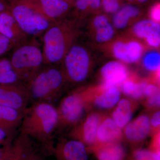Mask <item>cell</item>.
Here are the masks:
<instances>
[{
	"label": "cell",
	"instance_id": "cell-1",
	"mask_svg": "<svg viewBox=\"0 0 160 160\" xmlns=\"http://www.w3.org/2000/svg\"><path fill=\"white\" fill-rule=\"evenodd\" d=\"M58 116L53 104L34 103L25 110L20 125V133L36 140L52 153V136L57 129Z\"/></svg>",
	"mask_w": 160,
	"mask_h": 160
},
{
	"label": "cell",
	"instance_id": "cell-2",
	"mask_svg": "<svg viewBox=\"0 0 160 160\" xmlns=\"http://www.w3.org/2000/svg\"><path fill=\"white\" fill-rule=\"evenodd\" d=\"M77 34L73 22L59 21L53 23L42 35L44 65L55 66L62 62L74 44Z\"/></svg>",
	"mask_w": 160,
	"mask_h": 160
},
{
	"label": "cell",
	"instance_id": "cell-3",
	"mask_svg": "<svg viewBox=\"0 0 160 160\" xmlns=\"http://www.w3.org/2000/svg\"><path fill=\"white\" fill-rule=\"evenodd\" d=\"M66 81L62 69L55 66H46L25 84L33 103L52 104L59 96Z\"/></svg>",
	"mask_w": 160,
	"mask_h": 160
},
{
	"label": "cell",
	"instance_id": "cell-4",
	"mask_svg": "<svg viewBox=\"0 0 160 160\" xmlns=\"http://www.w3.org/2000/svg\"><path fill=\"white\" fill-rule=\"evenodd\" d=\"M32 39L14 47L9 59L20 81L25 84L44 66L42 49Z\"/></svg>",
	"mask_w": 160,
	"mask_h": 160
},
{
	"label": "cell",
	"instance_id": "cell-5",
	"mask_svg": "<svg viewBox=\"0 0 160 160\" xmlns=\"http://www.w3.org/2000/svg\"><path fill=\"white\" fill-rule=\"evenodd\" d=\"M9 11L20 28L29 38L43 35L54 23L20 0L10 4Z\"/></svg>",
	"mask_w": 160,
	"mask_h": 160
},
{
	"label": "cell",
	"instance_id": "cell-6",
	"mask_svg": "<svg viewBox=\"0 0 160 160\" xmlns=\"http://www.w3.org/2000/svg\"><path fill=\"white\" fill-rule=\"evenodd\" d=\"M62 62V70L66 81L80 83L86 79L90 68V58L88 51L83 46L73 44Z\"/></svg>",
	"mask_w": 160,
	"mask_h": 160
},
{
	"label": "cell",
	"instance_id": "cell-7",
	"mask_svg": "<svg viewBox=\"0 0 160 160\" xmlns=\"http://www.w3.org/2000/svg\"><path fill=\"white\" fill-rule=\"evenodd\" d=\"M86 104L81 92H74L63 98L57 108L58 128L77 125L84 116Z\"/></svg>",
	"mask_w": 160,
	"mask_h": 160
},
{
	"label": "cell",
	"instance_id": "cell-8",
	"mask_svg": "<svg viewBox=\"0 0 160 160\" xmlns=\"http://www.w3.org/2000/svg\"><path fill=\"white\" fill-rule=\"evenodd\" d=\"M30 101L26 84L0 85V105L25 112Z\"/></svg>",
	"mask_w": 160,
	"mask_h": 160
},
{
	"label": "cell",
	"instance_id": "cell-9",
	"mask_svg": "<svg viewBox=\"0 0 160 160\" xmlns=\"http://www.w3.org/2000/svg\"><path fill=\"white\" fill-rule=\"evenodd\" d=\"M45 17L56 22L68 12L71 4L65 0H20Z\"/></svg>",
	"mask_w": 160,
	"mask_h": 160
},
{
	"label": "cell",
	"instance_id": "cell-10",
	"mask_svg": "<svg viewBox=\"0 0 160 160\" xmlns=\"http://www.w3.org/2000/svg\"><path fill=\"white\" fill-rule=\"evenodd\" d=\"M52 153L57 160H88L85 144L74 138L60 139L53 146Z\"/></svg>",
	"mask_w": 160,
	"mask_h": 160
},
{
	"label": "cell",
	"instance_id": "cell-11",
	"mask_svg": "<svg viewBox=\"0 0 160 160\" xmlns=\"http://www.w3.org/2000/svg\"><path fill=\"white\" fill-rule=\"evenodd\" d=\"M100 121L99 116L98 114L89 115L82 122L74 126L70 135L72 138L79 140L84 144L92 145L97 139Z\"/></svg>",
	"mask_w": 160,
	"mask_h": 160
},
{
	"label": "cell",
	"instance_id": "cell-12",
	"mask_svg": "<svg viewBox=\"0 0 160 160\" xmlns=\"http://www.w3.org/2000/svg\"><path fill=\"white\" fill-rule=\"evenodd\" d=\"M0 33L10 40L15 47L29 38L20 28L9 10L0 13Z\"/></svg>",
	"mask_w": 160,
	"mask_h": 160
},
{
	"label": "cell",
	"instance_id": "cell-13",
	"mask_svg": "<svg viewBox=\"0 0 160 160\" xmlns=\"http://www.w3.org/2000/svg\"><path fill=\"white\" fill-rule=\"evenodd\" d=\"M35 152L32 140L20 133L12 141L2 160H31Z\"/></svg>",
	"mask_w": 160,
	"mask_h": 160
},
{
	"label": "cell",
	"instance_id": "cell-14",
	"mask_svg": "<svg viewBox=\"0 0 160 160\" xmlns=\"http://www.w3.org/2000/svg\"><path fill=\"white\" fill-rule=\"evenodd\" d=\"M112 53L115 57L122 62H137L142 56L144 48L142 44L136 41L118 42L112 46Z\"/></svg>",
	"mask_w": 160,
	"mask_h": 160
},
{
	"label": "cell",
	"instance_id": "cell-15",
	"mask_svg": "<svg viewBox=\"0 0 160 160\" xmlns=\"http://www.w3.org/2000/svg\"><path fill=\"white\" fill-rule=\"evenodd\" d=\"M101 74L104 80L103 86H118L127 79L128 70L123 62L120 61H111L102 67Z\"/></svg>",
	"mask_w": 160,
	"mask_h": 160
},
{
	"label": "cell",
	"instance_id": "cell-16",
	"mask_svg": "<svg viewBox=\"0 0 160 160\" xmlns=\"http://www.w3.org/2000/svg\"><path fill=\"white\" fill-rule=\"evenodd\" d=\"M135 35L146 40L149 46L157 48L160 45V25L151 19L140 21L135 24L132 29Z\"/></svg>",
	"mask_w": 160,
	"mask_h": 160
},
{
	"label": "cell",
	"instance_id": "cell-17",
	"mask_svg": "<svg viewBox=\"0 0 160 160\" xmlns=\"http://www.w3.org/2000/svg\"><path fill=\"white\" fill-rule=\"evenodd\" d=\"M151 127L149 118L145 115H142L126 126L125 135L132 142H140L149 135Z\"/></svg>",
	"mask_w": 160,
	"mask_h": 160
},
{
	"label": "cell",
	"instance_id": "cell-18",
	"mask_svg": "<svg viewBox=\"0 0 160 160\" xmlns=\"http://www.w3.org/2000/svg\"><path fill=\"white\" fill-rule=\"evenodd\" d=\"M25 112L0 105V128L13 135L21 125Z\"/></svg>",
	"mask_w": 160,
	"mask_h": 160
},
{
	"label": "cell",
	"instance_id": "cell-19",
	"mask_svg": "<svg viewBox=\"0 0 160 160\" xmlns=\"http://www.w3.org/2000/svg\"><path fill=\"white\" fill-rule=\"evenodd\" d=\"M121 128L112 118H108L100 122L97 133V140L102 143L115 142L122 135Z\"/></svg>",
	"mask_w": 160,
	"mask_h": 160
},
{
	"label": "cell",
	"instance_id": "cell-20",
	"mask_svg": "<svg viewBox=\"0 0 160 160\" xmlns=\"http://www.w3.org/2000/svg\"><path fill=\"white\" fill-rule=\"evenodd\" d=\"M120 98L121 92L118 86H103L102 92L95 97L94 104L100 109H109L117 105Z\"/></svg>",
	"mask_w": 160,
	"mask_h": 160
},
{
	"label": "cell",
	"instance_id": "cell-21",
	"mask_svg": "<svg viewBox=\"0 0 160 160\" xmlns=\"http://www.w3.org/2000/svg\"><path fill=\"white\" fill-rule=\"evenodd\" d=\"M92 23L95 30L96 39L98 42H106L113 37L114 28L106 16L102 14L97 16Z\"/></svg>",
	"mask_w": 160,
	"mask_h": 160
},
{
	"label": "cell",
	"instance_id": "cell-22",
	"mask_svg": "<svg viewBox=\"0 0 160 160\" xmlns=\"http://www.w3.org/2000/svg\"><path fill=\"white\" fill-rule=\"evenodd\" d=\"M132 115V106L129 100H120L112 113V119L121 129L126 127L129 123Z\"/></svg>",
	"mask_w": 160,
	"mask_h": 160
},
{
	"label": "cell",
	"instance_id": "cell-23",
	"mask_svg": "<svg viewBox=\"0 0 160 160\" xmlns=\"http://www.w3.org/2000/svg\"><path fill=\"white\" fill-rule=\"evenodd\" d=\"M140 10L137 6L128 5L120 8L115 12L112 18L113 26L118 29L125 28L131 19L137 17Z\"/></svg>",
	"mask_w": 160,
	"mask_h": 160
},
{
	"label": "cell",
	"instance_id": "cell-24",
	"mask_svg": "<svg viewBox=\"0 0 160 160\" xmlns=\"http://www.w3.org/2000/svg\"><path fill=\"white\" fill-rule=\"evenodd\" d=\"M125 151L119 144L108 143L98 152V160H123Z\"/></svg>",
	"mask_w": 160,
	"mask_h": 160
},
{
	"label": "cell",
	"instance_id": "cell-25",
	"mask_svg": "<svg viewBox=\"0 0 160 160\" xmlns=\"http://www.w3.org/2000/svg\"><path fill=\"white\" fill-rule=\"evenodd\" d=\"M22 82L15 72L10 60L0 57V85Z\"/></svg>",
	"mask_w": 160,
	"mask_h": 160
},
{
	"label": "cell",
	"instance_id": "cell-26",
	"mask_svg": "<svg viewBox=\"0 0 160 160\" xmlns=\"http://www.w3.org/2000/svg\"><path fill=\"white\" fill-rule=\"evenodd\" d=\"M145 82H135L127 79L121 84V89L124 94L134 99L141 98L144 95L145 88L147 85Z\"/></svg>",
	"mask_w": 160,
	"mask_h": 160
},
{
	"label": "cell",
	"instance_id": "cell-27",
	"mask_svg": "<svg viewBox=\"0 0 160 160\" xmlns=\"http://www.w3.org/2000/svg\"><path fill=\"white\" fill-rule=\"evenodd\" d=\"M142 64L144 68L148 71H158L160 66L159 52L156 51L148 52L143 57Z\"/></svg>",
	"mask_w": 160,
	"mask_h": 160
},
{
	"label": "cell",
	"instance_id": "cell-28",
	"mask_svg": "<svg viewBox=\"0 0 160 160\" xmlns=\"http://www.w3.org/2000/svg\"><path fill=\"white\" fill-rule=\"evenodd\" d=\"M134 157L136 160H160L159 151L154 152L141 149L136 151Z\"/></svg>",
	"mask_w": 160,
	"mask_h": 160
},
{
	"label": "cell",
	"instance_id": "cell-29",
	"mask_svg": "<svg viewBox=\"0 0 160 160\" xmlns=\"http://www.w3.org/2000/svg\"><path fill=\"white\" fill-rule=\"evenodd\" d=\"M102 5L108 13H115L120 9V0H102Z\"/></svg>",
	"mask_w": 160,
	"mask_h": 160
},
{
	"label": "cell",
	"instance_id": "cell-30",
	"mask_svg": "<svg viewBox=\"0 0 160 160\" xmlns=\"http://www.w3.org/2000/svg\"><path fill=\"white\" fill-rule=\"evenodd\" d=\"M15 47L14 44L0 33V56L5 54Z\"/></svg>",
	"mask_w": 160,
	"mask_h": 160
},
{
	"label": "cell",
	"instance_id": "cell-31",
	"mask_svg": "<svg viewBox=\"0 0 160 160\" xmlns=\"http://www.w3.org/2000/svg\"><path fill=\"white\" fill-rule=\"evenodd\" d=\"M12 135L0 128V145H7L11 143Z\"/></svg>",
	"mask_w": 160,
	"mask_h": 160
},
{
	"label": "cell",
	"instance_id": "cell-32",
	"mask_svg": "<svg viewBox=\"0 0 160 160\" xmlns=\"http://www.w3.org/2000/svg\"><path fill=\"white\" fill-rule=\"evenodd\" d=\"M150 17L151 20L159 23L160 21V6L159 3H157L152 7L150 9Z\"/></svg>",
	"mask_w": 160,
	"mask_h": 160
},
{
	"label": "cell",
	"instance_id": "cell-33",
	"mask_svg": "<svg viewBox=\"0 0 160 160\" xmlns=\"http://www.w3.org/2000/svg\"><path fill=\"white\" fill-rule=\"evenodd\" d=\"M159 92H160L158 86L154 84H147L145 88L144 95L148 98Z\"/></svg>",
	"mask_w": 160,
	"mask_h": 160
},
{
	"label": "cell",
	"instance_id": "cell-34",
	"mask_svg": "<svg viewBox=\"0 0 160 160\" xmlns=\"http://www.w3.org/2000/svg\"><path fill=\"white\" fill-rule=\"evenodd\" d=\"M160 92L147 98V103L151 107H158L160 106Z\"/></svg>",
	"mask_w": 160,
	"mask_h": 160
},
{
	"label": "cell",
	"instance_id": "cell-35",
	"mask_svg": "<svg viewBox=\"0 0 160 160\" xmlns=\"http://www.w3.org/2000/svg\"><path fill=\"white\" fill-rule=\"evenodd\" d=\"M75 5L78 11H84L87 10L89 7V1L88 0H75Z\"/></svg>",
	"mask_w": 160,
	"mask_h": 160
},
{
	"label": "cell",
	"instance_id": "cell-36",
	"mask_svg": "<svg viewBox=\"0 0 160 160\" xmlns=\"http://www.w3.org/2000/svg\"><path fill=\"white\" fill-rule=\"evenodd\" d=\"M150 125L153 128H158L160 124V112L157 111L155 112L151 120H150Z\"/></svg>",
	"mask_w": 160,
	"mask_h": 160
},
{
	"label": "cell",
	"instance_id": "cell-37",
	"mask_svg": "<svg viewBox=\"0 0 160 160\" xmlns=\"http://www.w3.org/2000/svg\"><path fill=\"white\" fill-rule=\"evenodd\" d=\"M89 7L92 9L97 10L102 5V0H88Z\"/></svg>",
	"mask_w": 160,
	"mask_h": 160
},
{
	"label": "cell",
	"instance_id": "cell-38",
	"mask_svg": "<svg viewBox=\"0 0 160 160\" xmlns=\"http://www.w3.org/2000/svg\"><path fill=\"white\" fill-rule=\"evenodd\" d=\"M10 4L4 0H0V13L9 10Z\"/></svg>",
	"mask_w": 160,
	"mask_h": 160
},
{
	"label": "cell",
	"instance_id": "cell-39",
	"mask_svg": "<svg viewBox=\"0 0 160 160\" xmlns=\"http://www.w3.org/2000/svg\"><path fill=\"white\" fill-rule=\"evenodd\" d=\"M11 144V143H10L9 145H6V146H4V148H2V149L0 148V160L3 159V158H4V156H5V154H6L7 149H8L9 146H10Z\"/></svg>",
	"mask_w": 160,
	"mask_h": 160
},
{
	"label": "cell",
	"instance_id": "cell-40",
	"mask_svg": "<svg viewBox=\"0 0 160 160\" xmlns=\"http://www.w3.org/2000/svg\"><path fill=\"white\" fill-rule=\"evenodd\" d=\"M31 160H44L43 158L39 154H38L36 152H35L32 155Z\"/></svg>",
	"mask_w": 160,
	"mask_h": 160
},
{
	"label": "cell",
	"instance_id": "cell-41",
	"mask_svg": "<svg viewBox=\"0 0 160 160\" xmlns=\"http://www.w3.org/2000/svg\"><path fill=\"white\" fill-rule=\"evenodd\" d=\"M4 1H6L9 4H11L12 3L14 2H17L18 0H4Z\"/></svg>",
	"mask_w": 160,
	"mask_h": 160
},
{
	"label": "cell",
	"instance_id": "cell-42",
	"mask_svg": "<svg viewBox=\"0 0 160 160\" xmlns=\"http://www.w3.org/2000/svg\"><path fill=\"white\" fill-rule=\"evenodd\" d=\"M135 1H136L138 3H144L147 2L148 0H135Z\"/></svg>",
	"mask_w": 160,
	"mask_h": 160
},
{
	"label": "cell",
	"instance_id": "cell-43",
	"mask_svg": "<svg viewBox=\"0 0 160 160\" xmlns=\"http://www.w3.org/2000/svg\"><path fill=\"white\" fill-rule=\"evenodd\" d=\"M65 1H67V2H69L70 4H72V3L73 2V0H65Z\"/></svg>",
	"mask_w": 160,
	"mask_h": 160
},
{
	"label": "cell",
	"instance_id": "cell-44",
	"mask_svg": "<svg viewBox=\"0 0 160 160\" xmlns=\"http://www.w3.org/2000/svg\"><path fill=\"white\" fill-rule=\"evenodd\" d=\"M127 1L129 2H133L134 1H135V0H127Z\"/></svg>",
	"mask_w": 160,
	"mask_h": 160
}]
</instances>
